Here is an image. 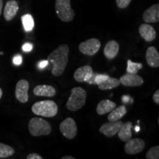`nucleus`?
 Listing matches in <instances>:
<instances>
[{"instance_id": "nucleus-1", "label": "nucleus", "mask_w": 159, "mask_h": 159, "mask_svg": "<svg viewBox=\"0 0 159 159\" xmlns=\"http://www.w3.org/2000/svg\"><path fill=\"white\" fill-rule=\"evenodd\" d=\"M69 52L68 45L63 43L49 55L47 61L52 64V74L54 76L59 77L64 72L69 61Z\"/></svg>"}, {"instance_id": "nucleus-2", "label": "nucleus", "mask_w": 159, "mask_h": 159, "mask_svg": "<svg viewBox=\"0 0 159 159\" xmlns=\"http://www.w3.org/2000/svg\"><path fill=\"white\" fill-rule=\"evenodd\" d=\"M86 95V91L81 87L73 88L71 90V95L67 101V108L71 111L80 110L85 104Z\"/></svg>"}, {"instance_id": "nucleus-3", "label": "nucleus", "mask_w": 159, "mask_h": 159, "mask_svg": "<svg viewBox=\"0 0 159 159\" xmlns=\"http://www.w3.org/2000/svg\"><path fill=\"white\" fill-rule=\"evenodd\" d=\"M57 105L52 100L39 101L34 103L32 106L33 113L35 115L44 117L55 116L57 114Z\"/></svg>"}, {"instance_id": "nucleus-4", "label": "nucleus", "mask_w": 159, "mask_h": 159, "mask_svg": "<svg viewBox=\"0 0 159 159\" xmlns=\"http://www.w3.org/2000/svg\"><path fill=\"white\" fill-rule=\"evenodd\" d=\"M28 128L30 134L33 136H47L50 134L52 131L50 124L47 121L39 117H34L30 119Z\"/></svg>"}, {"instance_id": "nucleus-5", "label": "nucleus", "mask_w": 159, "mask_h": 159, "mask_svg": "<svg viewBox=\"0 0 159 159\" xmlns=\"http://www.w3.org/2000/svg\"><path fill=\"white\" fill-rule=\"evenodd\" d=\"M55 11L59 19L64 22L74 19L75 12L71 7V0H55Z\"/></svg>"}, {"instance_id": "nucleus-6", "label": "nucleus", "mask_w": 159, "mask_h": 159, "mask_svg": "<svg viewBox=\"0 0 159 159\" xmlns=\"http://www.w3.org/2000/svg\"><path fill=\"white\" fill-rule=\"evenodd\" d=\"M60 131L63 136L68 139H72L77 136V126L72 118L68 117L60 124Z\"/></svg>"}, {"instance_id": "nucleus-7", "label": "nucleus", "mask_w": 159, "mask_h": 159, "mask_svg": "<svg viewBox=\"0 0 159 159\" xmlns=\"http://www.w3.org/2000/svg\"><path fill=\"white\" fill-rule=\"evenodd\" d=\"M100 47V41L97 39L92 38V39H90L80 43L79 50L81 53L85 55L92 56L99 50Z\"/></svg>"}, {"instance_id": "nucleus-8", "label": "nucleus", "mask_w": 159, "mask_h": 159, "mask_svg": "<svg viewBox=\"0 0 159 159\" xmlns=\"http://www.w3.org/2000/svg\"><path fill=\"white\" fill-rule=\"evenodd\" d=\"M145 143L142 139H130L125 145V152L128 155H136L144 149Z\"/></svg>"}, {"instance_id": "nucleus-9", "label": "nucleus", "mask_w": 159, "mask_h": 159, "mask_svg": "<svg viewBox=\"0 0 159 159\" xmlns=\"http://www.w3.org/2000/svg\"><path fill=\"white\" fill-rule=\"evenodd\" d=\"M29 83L26 80H21L17 83L16 86L15 94L16 97L20 102L26 103L28 101L29 95Z\"/></svg>"}, {"instance_id": "nucleus-10", "label": "nucleus", "mask_w": 159, "mask_h": 159, "mask_svg": "<svg viewBox=\"0 0 159 159\" xmlns=\"http://www.w3.org/2000/svg\"><path fill=\"white\" fill-rule=\"evenodd\" d=\"M123 125L122 121H115V122H110L105 123L99 128V132L104 134L105 136L111 138L115 136Z\"/></svg>"}, {"instance_id": "nucleus-11", "label": "nucleus", "mask_w": 159, "mask_h": 159, "mask_svg": "<svg viewBox=\"0 0 159 159\" xmlns=\"http://www.w3.org/2000/svg\"><path fill=\"white\" fill-rule=\"evenodd\" d=\"M119 81L125 86H140L144 83V80L142 77L128 72L121 77Z\"/></svg>"}, {"instance_id": "nucleus-12", "label": "nucleus", "mask_w": 159, "mask_h": 159, "mask_svg": "<svg viewBox=\"0 0 159 159\" xmlns=\"http://www.w3.org/2000/svg\"><path fill=\"white\" fill-rule=\"evenodd\" d=\"M143 19L146 23H156L159 21V5L151 6L144 12Z\"/></svg>"}, {"instance_id": "nucleus-13", "label": "nucleus", "mask_w": 159, "mask_h": 159, "mask_svg": "<svg viewBox=\"0 0 159 159\" xmlns=\"http://www.w3.org/2000/svg\"><path fill=\"white\" fill-rule=\"evenodd\" d=\"M93 74V69L90 66L85 65L80 67L75 71L74 74V78L76 81L80 83L86 82L90 79Z\"/></svg>"}, {"instance_id": "nucleus-14", "label": "nucleus", "mask_w": 159, "mask_h": 159, "mask_svg": "<svg viewBox=\"0 0 159 159\" xmlns=\"http://www.w3.org/2000/svg\"><path fill=\"white\" fill-rule=\"evenodd\" d=\"M139 32L141 37L148 42L152 41L156 37V32L155 30L154 27L148 24L141 25L139 28Z\"/></svg>"}, {"instance_id": "nucleus-15", "label": "nucleus", "mask_w": 159, "mask_h": 159, "mask_svg": "<svg viewBox=\"0 0 159 159\" xmlns=\"http://www.w3.org/2000/svg\"><path fill=\"white\" fill-rule=\"evenodd\" d=\"M19 11V5L15 0H11L6 3L4 9V17L6 21H10L14 19Z\"/></svg>"}, {"instance_id": "nucleus-16", "label": "nucleus", "mask_w": 159, "mask_h": 159, "mask_svg": "<svg viewBox=\"0 0 159 159\" xmlns=\"http://www.w3.org/2000/svg\"><path fill=\"white\" fill-rule=\"evenodd\" d=\"M146 61L150 67L158 68L159 66V53L156 47H148L146 52Z\"/></svg>"}, {"instance_id": "nucleus-17", "label": "nucleus", "mask_w": 159, "mask_h": 159, "mask_svg": "<svg viewBox=\"0 0 159 159\" xmlns=\"http://www.w3.org/2000/svg\"><path fill=\"white\" fill-rule=\"evenodd\" d=\"M35 95L39 97H52L56 94L55 89L49 85H39L33 90Z\"/></svg>"}, {"instance_id": "nucleus-18", "label": "nucleus", "mask_w": 159, "mask_h": 159, "mask_svg": "<svg viewBox=\"0 0 159 159\" xmlns=\"http://www.w3.org/2000/svg\"><path fill=\"white\" fill-rule=\"evenodd\" d=\"M119 44L114 40L108 41L104 48V54L108 59H114L118 55Z\"/></svg>"}, {"instance_id": "nucleus-19", "label": "nucleus", "mask_w": 159, "mask_h": 159, "mask_svg": "<svg viewBox=\"0 0 159 159\" xmlns=\"http://www.w3.org/2000/svg\"><path fill=\"white\" fill-rule=\"evenodd\" d=\"M115 108H116V103L109 99H103L98 103L96 111L98 115H104L111 112Z\"/></svg>"}, {"instance_id": "nucleus-20", "label": "nucleus", "mask_w": 159, "mask_h": 159, "mask_svg": "<svg viewBox=\"0 0 159 159\" xmlns=\"http://www.w3.org/2000/svg\"><path fill=\"white\" fill-rule=\"evenodd\" d=\"M133 128V124L131 122H127L126 123H123L118 131L119 138L122 142H126L132 137V133H131V128Z\"/></svg>"}, {"instance_id": "nucleus-21", "label": "nucleus", "mask_w": 159, "mask_h": 159, "mask_svg": "<svg viewBox=\"0 0 159 159\" xmlns=\"http://www.w3.org/2000/svg\"><path fill=\"white\" fill-rule=\"evenodd\" d=\"M108 116V119L110 122H115V121L120 120L125 114H127V109L125 105H121L118 108L113 109Z\"/></svg>"}, {"instance_id": "nucleus-22", "label": "nucleus", "mask_w": 159, "mask_h": 159, "mask_svg": "<svg viewBox=\"0 0 159 159\" xmlns=\"http://www.w3.org/2000/svg\"><path fill=\"white\" fill-rule=\"evenodd\" d=\"M120 84V81H119V79L108 77L105 81H103L102 83H99L97 85L101 90H109V89L116 88Z\"/></svg>"}, {"instance_id": "nucleus-23", "label": "nucleus", "mask_w": 159, "mask_h": 159, "mask_svg": "<svg viewBox=\"0 0 159 159\" xmlns=\"http://www.w3.org/2000/svg\"><path fill=\"white\" fill-rule=\"evenodd\" d=\"M23 27L26 32H30L34 28V20L30 14H25L21 16Z\"/></svg>"}, {"instance_id": "nucleus-24", "label": "nucleus", "mask_w": 159, "mask_h": 159, "mask_svg": "<svg viewBox=\"0 0 159 159\" xmlns=\"http://www.w3.org/2000/svg\"><path fill=\"white\" fill-rule=\"evenodd\" d=\"M15 150L12 147L0 143V158H6L14 154Z\"/></svg>"}, {"instance_id": "nucleus-25", "label": "nucleus", "mask_w": 159, "mask_h": 159, "mask_svg": "<svg viewBox=\"0 0 159 159\" xmlns=\"http://www.w3.org/2000/svg\"><path fill=\"white\" fill-rule=\"evenodd\" d=\"M142 63L133 62L129 59L128 61V66H127V72L131 73V74H137L139 71L142 69Z\"/></svg>"}, {"instance_id": "nucleus-26", "label": "nucleus", "mask_w": 159, "mask_h": 159, "mask_svg": "<svg viewBox=\"0 0 159 159\" xmlns=\"http://www.w3.org/2000/svg\"><path fill=\"white\" fill-rule=\"evenodd\" d=\"M147 159H158L159 158V147H152L148 151L146 154Z\"/></svg>"}, {"instance_id": "nucleus-27", "label": "nucleus", "mask_w": 159, "mask_h": 159, "mask_svg": "<svg viewBox=\"0 0 159 159\" xmlns=\"http://www.w3.org/2000/svg\"><path fill=\"white\" fill-rule=\"evenodd\" d=\"M109 75H104V74H97L96 76L94 77V82L95 85H98L99 83H102L103 81H105L108 77Z\"/></svg>"}, {"instance_id": "nucleus-28", "label": "nucleus", "mask_w": 159, "mask_h": 159, "mask_svg": "<svg viewBox=\"0 0 159 159\" xmlns=\"http://www.w3.org/2000/svg\"><path fill=\"white\" fill-rule=\"evenodd\" d=\"M132 0H116V5L121 9H125L128 7Z\"/></svg>"}, {"instance_id": "nucleus-29", "label": "nucleus", "mask_w": 159, "mask_h": 159, "mask_svg": "<svg viewBox=\"0 0 159 159\" xmlns=\"http://www.w3.org/2000/svg\"><path fill=\"white\" fill-rule=\"evenodd\" d=\"M13 62L15 65H16V66L21 65V63H22V57H21V55H16V56L13 57Z\"/></svg>"}, {"instance_id": "nucleus-30", "label": "nucleus", "mask_w": 159, "mask_h": 159, "mask_svg": "<svg viewBox=\"0 0 159 159\" xmlns=\"http://www.w3.org/2000/svg\"><path fill=\"white\" fill-rule=\"evenodd\" d=\"M33 48V46L30 43H25L22 46V50L24 52H30Z\"/></svg>"}, {"instance_id": "nucleus-31", "label": "nucleus", "mask_w": 159, "mask_h": 159, "mask_svg": "<svg viewBox=\"0 0 159 159\" xmlns=\"http://www.w3.org/2000/svg\"><path fill=\"white\" fill-rule=\"evenodd\" d=\"M27 159H43V157L37 153H31L27 156Z\"/></svg>"}, {"instance_id": "nucleus-32", "label": "nucleus", "mask_w": 159, "mask_h": 159, "mask_svg": "<svg viewBox=\"0 0 159 159\" xmlns=\"http://www.w3.org/2000/svg\"><path fill=\"white\" fill-rule=\"evenodd\" d=\"M152 99H153L155 103L159 105V90H156V92L154 93L153 96H152Z\"/></svg>"}, {"instance_id": "nucleus-33", "label": "nucleus", "mask_w": 159, "mask_h": 159, "mask_svg": "<svg viewBox=\"0 0 159 159\" xmlns=\"http://www.w3.org/2000/svg\"><path fill=\"white\" fill-rule=\"evenodd\" d=\"M48 64H49V62L47 60V61H42L39 63V67L40 69H44L47 66H48Z\"/></svg>"}, {"instance_id": "nucleus-34", "label": "nucleus", "mask_w": 159, "mask_h": 159, "mask_svg": "<svg viewBox=\"0 0 159 159\" xmlns=\"http://www.w3.org/2000/svg\"><path fill=\"white\" fill-rule=\"evenodd\" d=\"M122 102L125 103H128L129 101H134V99H131V98L129 96H127V95H124V96H122Z\"/></svg>"}, {"instance_id": "nucleus-35", "label": "nucleus", "mask_w": 159, "mask_h": 159, "mask_svg": "<svg viewBox=\"0 0 159 159\" xmlns=\"http://www.w3.org/2000/svg\"><path fill=\"white\" fill-rule=\"evenodd\" d=\"M2 7H3L2 0H0V16H1V14H2Z\"/></svg>"}, {"instance_id": "nucleus-36", "label": "nucleus", "mask_w": 159, "mask_h": 159, "mask_svg": "<svg viewBox=\"0 0 159 159\" xmlns=\"http://www.w3.org/2000/svg\"><path fill=\"white\" fill-rule=\"evenodd\" d=\"M62 159H75V158L73 156H66L62 157Z\"/></svg>"}, {"instance_id": "nucleus-37", "label": "nucleus", "mask_w": 159, "mask_h": 159, "mask_svg": "<svg viewBox=\"0 0 159 159\" xmlns=\"http://www.w3.org/2000/svg\"><path fill=\"white\" fill-rule=\"evenodd\" d=\"M135 130H136V132H139V131L140 130V127L139 126L135 127Z\"/></svg>"}, {"instance_id": "nucleus-38", "label": "nucleus", "mask_w": 159, "mask_h": 159, "mask_svg": "<svg viewBox=\"0 0 159 159\" xmlns=\"http://www.w3.org/2000/svg\"><path fill=\"white\" fill-rule=\"evenodd\" d=\"M2 97V89L0 88V99H1Z\"/></svg>"}]
</instances>
